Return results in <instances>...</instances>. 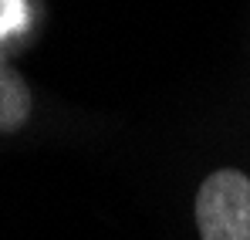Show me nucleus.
<instances>
[{"mask_svg":"<svg viewBox=\"0 0 250 240\" xmlns=\"http://www.w3.org/2000/svg\"><path fill=\"white\" fill-rule=\"evenodd\" d=\"M38 119V95L24 71L0 54V139L24 135Z\"/></svg>","mask_w":250,"mask_h":240,"instance_id":"2","label":"nucleus"},{"mask_svg":"<svg viewBox=\"0 0 250 240\" xmlns=\"http://www.w3.org/2000/svg\"><path fill=\"white\" fill-rule=\"evenodd\" d=\"M196 240H250V173L240 166H213L200 176L193 200Z\"/></svg>","mask_w":250,"mask_h":240,"instance_id":"1","label":"nucleus"}]
</instances>
